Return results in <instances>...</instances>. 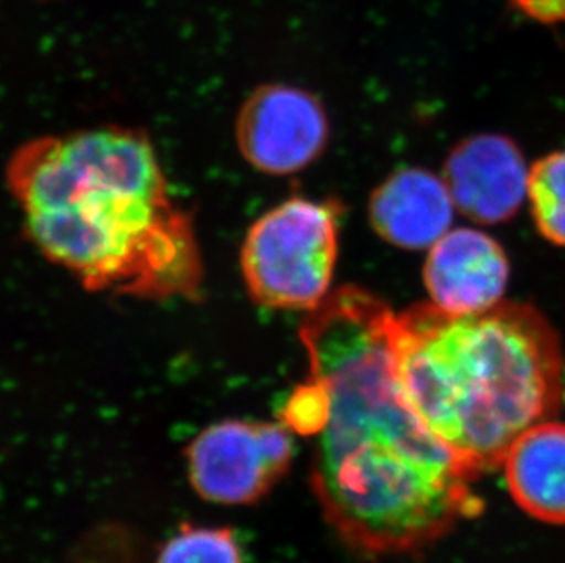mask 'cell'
Returning a JSON list of instances; mask_svg holds the SVG:
<instances>
[{
  "instance_id": "1",
  "label": "cell",
  "mask_w": 565,
  "mask_h": 563,
  "mask_svg": "<svg viewBox=\"0 0 565 563\" xmlns=\"http://www.w3.org/2000/svg\"><path fill=\"white\" fill-rule=\"evenodd\" d=\"M394 319L383 298L342 286L299 331L310 378L330 397L311 489L337 537L366 556L422 553L481 509L478 478L403 394Z\"/></svg>"
},
{
  "instance_id": "2",
  "label": "cell",
  "mask_w": 565,
  "mask_h": 563,
  "mask_svg": "<svg viewBox=\"0 0 565 563\" xmlns=\"http://www.w3.org/2000/svg\"><path fill=\"white\" fill-rule=\"evenodd\" d=\"M6 183L35 247L92 293L194 300L203 256L147 134L97 127L21 145Z\"/></svg>"
},
{
  "instance_id": "3",
  "label": "cell",
  "mask_w": 565,
  "mask_h": 563,
  "mask_svg": "<svg viewBox=\"0 0 565 563\" xmlns=\"http://www.w3.org/2000/svg\"><path fill=\"white\" fill-rule=\"evenodd\" d=\"M392 340L406 401L476 478L561 410V339L529 304L469 315L417 304L395 315Z\"/></svg>"
},
{
  "instance_id": "4",
  "label": "cell",
  "mask_w": 565,
  "mask_h": 563,
  "mask_svg": "<svg viewBox=\"0 0 565 563\" xmlns=\"http://www.w3.org/2000/svg\"><path fill=\"white\" fill-rule=\"evenodd\" d=\"M342 208L335 200L289 198L247 231L241 272L253 302L311 311L331 293Z\"/></svg>"
},
{
  "instance_id": "5",
  "label": "cell",
  "mask_w": 565,
  "mask_h": 563,
  "mask_svg": "<svg viewBox=\"0 0 565 563\" xmlns=\"http://www.w3.org/2000/svg\"><path fill=\"white\" fill-rule=\"evenodd\" d=\"M294 454V436L280 421L225 419L192 439L185 461L203 500L253 506L289 472Z\"/></svg>"
},
{
  "instance_id": "6",
  "label": "cell",
  "mask_w": 565,
  "mask_h": 563,
  "mask_svg": "<svg viewBox=\"0 0 565 563\" xmlns=\"http://www.w3.org/2000/svg\"><path fill=\"white\" fill-rule=\"evenodd\" d=\"M328 138L322 103L297 86H260L236 116L238 152L262 174L289 176L310 167L324 152Z\"/></svg>"
},
{
  "instance_id": "7",
  "label": "cell",
  "mask_w": 565,
  "mask_h": 563,
  "mask_svg": "<svg viewBox=\"0 0 565 563\" xmlns=\"http://www.w3.org/2000/svg\"><path fill=\"white\" fill-rule=\"evenodd\" d=\"M454 205L472 222L503 224L527 198L522 150L502 134H478L454 147L443 169Z\"/></svg>"
},
{
  "instance_id": "8",
  "label": "cell",
  "mask_w": 565,
  "mask_h": 563,
  "mask_svg": "<svg viewBox=\"0 0 565 563\" xmlns=\"http://www.w3.org/2000/svg\"><path fill=\"white\" fill-rule=\"evenodd\" d=\"M423 278L430 300L443 311L480 314L502 302L509 261L502 245L489 234L456 229L430 247Z\"/></svg>"
},
{
  "instance_id": "9",
  "label": "cell",
  "mask_w": 565,
  "mask_h": 563,
  "mask_svg": "<svg viewBox=\"0 0 565 563\" xmlns=\"http://www.w3.org/2000/svg\"><path fill=\"white\" fill-rule=\"evenodd\" d=\"M454 200L443 178L425 169H401L370 198V224L377 236L406 251L430 249L448 233Z\"/></svg>"
},
{
  "instance_id": "10",
  "label": "cell",
  "mask_w": 565,
  "mask_h": 563,
  "mask_svg": "<svg viewBox=\"0 0 565 563\" xmlns=\"http://www.w3.org/2000/svg\"><path fill=\"white\" fill-rule=\"evenodd\" d=\"M502 467L518 506L536 520L565 525V423L547 419L527 428Z\"/></svg>"
},
{
  "instance_id": "11",
  "label": "cell",
  "mask_w": 565,
  "mask_h": 563,
  "mask_svg": "<svg viewBox=\"0 0 565 563\" xmlns=\"http://www.w3.org/2000/svg\"><path fill=\"white\" fill-rule=\"evenodd\" d=\"M527 198L540 234L565 247V150L551 152L529 169Z\"/></svg>"
},
{
  "instance_id": "12",
  "label": "cell",
  "mask_w": 565,
  "mask_h": 563,
  "mask_svg": "<svg viewBox=\"0 0 565 563\" xmlns=\"http://www.w3.org/2000/svg\"><path fill=\"white\" fill-rule=\"evenodd\" d=\"M156 563H244L230 527L185 525L161 548Z\"/></svg>"
},
{
  "instance_id": "13",
  "label": "cell",
  "mask_w": 565,
  "mask_h": 563,
  "mask_svg": "<svg viewBox=\"0 0 565 563\" xmlns=\"http://www.w3.org/2000/svg\"><path fill=\"white\" fill-rule=\"evenodd\" d=\"M330 419V397L324 386L315 379H308L291 390V394L284 401L278 412V421L291 434L299 436H319Z\"/></svg>"
},
{
  "instance_id": "14",
  "label": "cell",
  "mask_w": 565,
  "mask_h": 563,
  "mask_svg": "<svg viewBox=\"0 0 565 563\" xmlns=\"http://www.w3.org/2000/svg\"><path fill=\"white\" fill-rule=\"evenodd\" d=\"M512 4L516 6L523 15L542 24L565 22V0H512Z\"/></svg>"
}]
</instances>
